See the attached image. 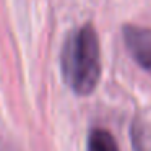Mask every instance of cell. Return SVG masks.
Instances as JSON below:
<instances>
[{
  "mask_svg": "<svg viewBox=\"0 0 151 151\" xmlns=\"http://www.w3.org/2000/svg\"><path fill=\"white\" fill-rule=\"evenodd\" d=\"M124 41L133 60L151 73V29L143 26H124Z\"/></svg>",
  "mask_w": 151,
  "mask_h": 151,
  "instance_id": "2",
  "label": "cell"
},
{
  "mask_svg": "<svg viewBox=\"0 0 151 151\" xmlns=\"http://www.w3.org/2000/svg\"><path fill=\"white\" fill-rule=\"evenodd\" d=\"M0 151H18L13 145L5 143V141H0Z\"/></svg>",
  "mask_w": 151,
  "mask_h": 151,
  "instance_id": "5",
  "label": "cell"
},
{
  "mask_svg": "<svg viewBox=\"0 0 151 151\" xmlns=\"http://www.w3.org/2000/svg\"><path fill=\"white\" fill-rule=\"evenodd\" d=\"M62 73L65 83L80 96L91 94L101 76V52L96 29L83 24L67 39L62 52Z\"/></svg>",
  "mask_w": 151,
  "mask_h": 151,
  "instance_id": "1",
  "label": "cell"
},
{
  "mask_svg": "<svg viewBox=\"0 0 151 151\" xmlns=\"http://www.w3.org/2000/svg\"><path fill=\"white\" fill-rule=\"evenodd\" d=\"M132 146L133 151H151V125L141 117H137L132 124Z\"/></svg>",
  "mask_w": 151,
  "mask_h": 151,
  "instance_id": "3",
  "label": "cell"
},
{
  "mask_svg": "<svg viewBox=\"0 0 151 151\" xmlns=\"http://www.w3.org/2000/svg\"><path fill=\"white\" fill-rule=\"evenodd\" d=\"M88 151H120L115 138L104 128H96L89 133Z\"/></svg>",
  "mask_w": 151,
  "mask_h": 151,
  "instance_id": "4",
  "label": "cell"
}]
</instances>
